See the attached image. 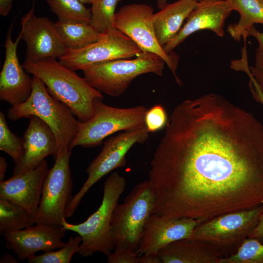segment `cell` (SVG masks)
Masks as SVG:
<instances>
[{"mask_svg": "<svg viewBox=\"0 0 263 263\" xmlns=\"http://www.w3.org/2000/svg\"><path fill=\"white\" fill-rule=\"evenodd\" d=\"M150 162L152 213L202 223L263 204V126L214 93L173 110Z\"/></svg>", "mask_w": 263, "mask_h": 263, "instance_id": "1", "label": "cell"}, {"mask_svg": "<svg viewBox=\"0 0 263 263\" xmlns=\"http://www.w3.org/2000/svg\"><path fill=\"white\" fill-rule=\"evenodd\" d=\"M23 67L27 73L39 78L48 92L67 105L81 122L93 117L94 100L104 98L102 93L92 87L84 77H80L56 59L25 60Z\"/></svg>", "mask_w": 263, "mask_h": 263, "instance_id": "2", "label": "cell"}, {"mask_svg": "<svg viewBox=\"0 0 263 263\" xmlns=\"http://www.w3.org/2000/svg\"><path fill=\"white\" fill-rule=\"evenodd\" d=\"M32 115L43 120L54 132L56 142L55 160L58 155L70 149L80 121L67 105L52 96L43 82L34 75L29 97L25 102L12 106L7 113L8 119L12 121Z\"/></svg>", "mask_w": 263, "mask_h": 263, "instance_id": "3", "label": "cell"}, {"mask_svg": "<svg viewBox=\"0 0 263 263\" xmlns=\"http://www.w3.org/2000/svg\"><path fill=\"white\" fill-rule=\"evenodd\" d=\"M126 185L123 176L117 172L112 173L104 182L101 205L94 213L78 224H70L66 218L63 219L62 225L65 230L75 232L81 237L78 254L81 256H90L96 252L107 256L114 250L112 216Z\"/></svg>", "mask_w": 263, "mask_h": 263, "instance_id": "4", "label": "cell"}, {"mask_svg": "<svg viewBox=\"0 0 263 263\" xmlns=\"http://www.w3.org/2000/svg\"><path fill=\"white\" fill-rule=\"evenodd\" d=\"M165 61L154 54L141 52L133 59H118L101 62L82 70L93 88L113 97L122 95L138 76L147 73L163 75Z\"/></svg>", "mask_w": 263, "mask_h": 263, "instance_id": "5", "label": "cell"}, {"mask_svg": "<svg viewBox=\"0 0 263 263\" xmlns=\"http://www.w3.org/2000/svg\"><path fill=\"white\" fill-rule=\"evenodd\" d=\"M156 198L152 185L148 180L134 186L123 202L117 205L111 222L115 249L136 251Z\"/></svg>", "mask_w": 263, "mask_h": 263, "instance_id": "6", "label": "cell"}, {"mask_svg": "<svg viewBox=\"0 0 263 263\" xmlns=\"http://www.w3.org/2000/svg\"><path fill=\"white\" fill-rule=\"evenodd\" d=\"M94 113L89 120L80 122L70 149L76 146L93 148L100 145L109 135L119 132L135 130L145 126L148 109L140 105L120 108L106 105L102 100L94 102Z\"/></svg>", "mask_w": 263, "mask_h": 263, "instance_id": "7", "label": "cell"}, {"mask_svg": "<svg viewBox=\"0 0 263 263\" xmlns=\"http://www.w3.org/2000/svg\"><path fill=\"white\" fill-rule=\"evenodd\" d=\"M263 204L250 209L230 212L199 224L188 238L207 243L224 253L238 249L256 226ZM224 257V256H223Z\"/></svg>", "mask_w": 263, "mask_h": 263, "instance_id": "8", "label": "cell"}, {"mask_svg": "<svg viewBox=\"0 0 263 263\" xmlns=\"http://www.w3.org/2000/svg\"><path fill=\"white\" fill-rule=\"evenodd\" d=\"M149 134L145 125L135 130L123 131L104 142L100 152L86 169L87 180L68 204L66 217L74 214L82 198L95 183L114 169L126 165V155L129 150L136 144L144 143Z\"/></svg>", "mask_w": 263, "mask_h": 263, "instance_id": "9", "label": "cell"}, {"mask_svg": "<svg viewBox=\"0 0 263 263\" xmlns=\"http://www.w3.org/2000/svg\"><path fill=\"white\" fill-rule=\"evenodd\" d=\"M72 150L58 155L44 179L35 218L36 224L61 227L67 207L72 198L73 181L70 168Z\"/></svg>", "mask_w": 263, "mask_h": 263, "instance_id": "10", "label": "cell"}, {"mask_svg": "<svg viewBox=\"0 0 263 263\" xmlns=\"http://www.w3.org/2000/svg\"><path fill=\"white\" fill-rule=\"evenodd\" d=\"M153 8L146 3H132L120 7L115 13L114 27L130 38L142 52L161 57L173 75L176 83L182 84L176 74L179 56L165 52L158 43L153 26Z\"/></svg>", "mask_w": 263, "mask_h": 263, "instance_id": "11", "label": "cell"}, {"mask_svg": "<svg viewBox=\"0 0 263 263\" xmlns=\"http://www.w3.org/2000/svg\"><path fill=\"white\" fill-rule=\"evenodd\" d=\"M142 51L128 36L114 28L104 33L96 42L76 50L67 49L59 59L66 67L83 70L94 64L118 59H131Z\"/></svg>", "mask_w": 263, "mask_h": 263, "instance_id": "12", "label": "cell"}, {"mask_svg": "<svg viewBox=\"0 0 263 263\" xmlns=\"http://www.w3.org/2000/svg\"><path fill=\"white\" fill-rule=\"evenodd\" d=\"M21 39L26 44L25 60L38 61L49 58L59 59L67 48L55 26L46 17L34 14V6L21 20Z\"/></svg>", "mask_w": 263, "mask_h": 263, "instance_id": "13", "label": "cell"}, {"mask_svg": "<svg viewBox=\"0 0 263 263\" xmlns=\"http://www.w3.org/2000/svg\"><path fill=\"white\" fill-rule=\"evenodd\" d=\"M199 224V221L191 218L152 213L144 227L136 253L138 256L158 254L169 244L189 238Z\"/></svg>", "mask_w": 263, "mask_h": 263, "instance_id": "14", "label": "cell"}, {"mask_svg": "<svg viewBox=\"0 0 263 263\" xmlns=\"http://www.w3.org/2000/svg\"><path fill=\"white\" fill-rule=\"evenodd\" d=\"M13 22L7 32L4 44L5 59L0 74V98L14 106L21 104L29 97L33 86V77L24 71L19 62L17 47L21 36L14 41L11 32Z\"/></svg>", "mask_w": 263, "mask_h": 263, "instance_id": "15", "label": "cell"}, {"mask_svg": "<svg viewBox=\"0 0 263 263\" xmlns=\"http://www.w3.org/2000/svg\"><path fill=\"white\" fill-rule=\"evenodd\" d=\"M48 171L44 160L35 168L0 182V199L20 207L36 218Z\"/></svg>", "mask_w": 263, "mask_h": 263, "instance_id": "16", "label": "cell"}, {"mask_svg": "<svg viewBox=\"0 0 263 263\" xmlns=\"http://www.w3.org/2000/svg\"><path fill=\"white\" fill-rule=\"evenodd\" d=\"M66 231L62 226L36 224L3 236L6 247L23 261L38 251L49 252L63 247L65 243L62 239Z\"/></svg>", "mask_w": 263, "mask_h": 263, "instance_id": "17", "label": "cell"}, {"mask_svg": "<svg viewBox=\"0 0 263 263\" xmlns=\"http://www.w3.org/2000/svg\"><path fill=\"white\" fill-rule=\"evenodd\" d=\"M232 11L226 0L198 1L177 35L164 45L163 49L167 54L170 53L189 35L200 30H211L223 37L225 21Z\"/></svg>", "mask_w": 263, "mask_h": 263, "instance_id": "18", "label": "cell"}, {"mask_svg": "<svg viewBox=\"0 0 263 263\" xmlns=\"http://www.w3.org/2000/svg\"><path fill=\"white\" fill-rule=\"evenodd\" d=\"M29 122L23 137V152L15 164L13 175L23 173L38 166L45 158L56 153V142L51 128L36 116L29 117Z\"/></svg>", "mask_w": 263, "mask_h": 263, "instance_id": "19", "label": "cell"}, {"mask_svg": "<svg viewBox=\"0 0 263 263\" xmlns=\"http://www.w3.org/2000/svg\"><path fill=\"white\" fill-rule=\"evenodd\" d=\"M162 263H219L222 254L203 242L186 238L174 241L159 251Z\"/></svg>", "mask_w": 263, "mask_h": 263, "instance_id": "20", "label": "cell"}, {"mask_svg": "<svg viewBox=\"0 0 263 263\" xmlns=\"http://www.w3.org/2000/svg\"><path fill=\"white\" fill-rule=\"evenodd\" d=\"M198 1L178 0L168 3L159 11L154 13L153 26L159 44L163 47L177 35L185 20L196 7Z\"/></svg>", "mask_w": 263, "mask_h": 263, "instance_id": "21", "label": "cell"}, {"mask_svg": "<svg viewBox=\"0 0 263 263\" xmlns=\"http://www.w3.org/2000/svg\"><path fill=\"white\" fill-rule=\"evenodd\" d=\"M232 10L240 14L238 22L229 24L227 31L236 41L247 38L249 29L254 24H263V0H226Z\"/></svg>", "mask_w": 263, "mask_h": 263, "instance_id": "22", "label": "cell"}, {"mask_svg": "<svg viewBox=\"0 0 263 263\" xmlns=\"http://www.w3.org/2000/svg\"><path fill=\"white\" fill-rule=\"evenodd\" d=\"M66 48L76 50L99 40L103 34L94 29L89 23L64 22H54Z\"/></svg>", "mask_w": 263, "mask_h": 263, "instance_id": "23", "label": "cell"}, {"mask_svg": "<svg viewBox=\"0 0 263 263\" xmlns=\"http://www.w3.org/2000/svg\"><path fill=\"white\" fill-rule=\"evenodd\" d=\"M36 224L35 218L20 207L0 199V234L20 230Z\"/></svg>", "mask_w": 263, "mask_h": 263, "instance_id": "24", "label": "cell"}, {"mask_svg": "<svg viewBox=\"0 0 263 263\" xmlns=\"http://www.w3.org/2000/svg\"><path fill=\"white\" fill-rule=\"evenodd\" d=\"M52 12L58 20L89 23L91 18L90 9L78 0H46Z\"/></svg>", "mask_w": 263, "mask_h": 263, "instance_id": "25", "label": "cell"}, {"mask_svg": "<svg viewBox=\"0 0 263 263\" xmlns=\"http://www.w3.org/2000/svg\"><path fill=\"white\" fill-rule=\"evenodd\" d=\"M122 0H93L90 25L100 34L115 28L113 21L116 7Z\"/></svg>", "mask_w": 263, "mask_h": 263, "instance_id": "26", "label": "cell"}, {"mask_svg": "<svg viewBox=\"0 0 263 263\" xmlns=\"http://www.w3.org/2000/svg\"><path fill=\"white\" fill-rule=\"evenodd\" d=\"M219 263H263V244L257 239L248 237L234 253L222 258Z\"/></svg>", "mask_w": 263, "mask_h": 263, "instance_id": "27", "label": "cell"}, {"mask_svg": "<svg viewBox=\"0 0 263 263\" xmlns=\"http://www.w3.org/2000/svg\"><path fill=\"white\" fill-rule=\"evenodd\" d=\"M82 239L79 235L70 237L65 245L56 250L34 255L27 260L30 263H69L73 256L78 253Z\"/></svg>", "mask_w": 263, "mask_h": 263, "instance_id": "28", "label": "cell"}, {"mask_svg": "<svg viewBox=\"0 0 263 263\" xmlns=\"http://www.w3.org/2000/svg\"><path fill=\"white\" fill-rule=\"evenodd\" d=\"M0 150L9 155L15 164L20 159L23 152V141L12 132L3 113L0 112Z\"/></svg>", "mask_w": 263, "mask_h": 263, "instance_id": "29", "label": "cell"}, {"mask_svg": "<svg viewBox=\"0 0 263 263\" xmlns=\"http://www.w3.org/2000/svg\"><path fill=\"white\" fill-rule=\"evenodd\" d=\"M168 120L167 113L160 104L148 109L145 114V125L149 132H154L165 127Z\"/></svg>", "mask_w": 263, "mask_h": 263, "instance_id": "30", "label": "cell"}, {"mask_svg": "<svg viewBox=\"0 0 263 263\" xmlns=\"http://www.w3.org/2000/svg\"><path fill=\"white\" fill-rule=\"evenodd\" d=\"M107 256L109 263H138L136 251L132 249H114Z\"/></svg>", "mask_w": 263, "mask_h": 263, "instance_id": "31", "label": "cell"}, {"mask_svg": "<svg viewBox=\"0 0 263 263\" xmlns=\"http://www.w3.org/2000/svg\"><path fill=\"white\" fill-rule=\"evenodd\" d=\"M252 36L257 40L258 47L255 54L254 66L263 67V32L257 30L254 26H251L247 32V37Z\"/></svg>", "mask_w": 263, "mask_h": 263, "instance_id": "32", "label": "cell"}, {"mask_svg": "<svg viewBox=\"0 0 263 263\" xmlns=\"http://www.w3.org/2000/svg\"><path fill=\"white\" fill-rule=\"evenodd\" d=\"M247 74L250 78L249 85L256 88L263 95V67H250Z\"/></svg>", "mask_w": 263, "mask_h": 263, "instance_id": "33", "label": "cell"}, {"mask_svg": "<svg viewBox=\"0 0 263 263\" xmlns=\"http://www.w3.org/2000/svg\"><path fill=\"white\" fill-rule=\"evenodd\" d=\"M249 238H254L263 239V211L261 214L258 223L248 236Z\"/></svg>", "mask_w": 263, "mask_h": 263, "instance_id": "34", "label": "cell"}, {"mask_svg": "<svg viewBox=\"0 0 263 263\" xmlns=\"http://www.w3.org/2000/svg\"><path fill=\"white\" fill-rule=\"evenodd\" d=\"M138 263H162L158 254H143L138 256Z\"/></svg>", "mask_w": 263, "mask_h": 263, "instance_id": "35", "label": "cell"}, {"mask_svg": "<svg viewBox=\"0 0 263 263\" xmlns=\"http://www.w3.org/2000/svg\"><path fill=\"white\" fill-rule=\"evenodd\" d=\"M14 0H0V14L2 16H7L12 7Z\"/></svg>", "mask_w": 263, "mask_h": 263, "instance_id": "36", "label": "cell"}, {"mask_svg": "<svg viewBox=\"0 0 263 263\" xmlns=\"http://www.w3.org/2000/svg\"><path fill=\"white\" fill-rule=\"evenodd\" d=\"M7 168L6 159L3 156H1L0 157V182L4 180Z\"/></svg>", "mask_w": 263, "mask_h": 263, "instance_id": "37", "label": "cell"}, {"mask_svg": "<svg viewBox=\"0 0 263 263\" xmlns=\"http://www.w3.org/2000/svg\"><path fill=\"white\" fill-rule=\"evenodd\" d=\"M249 87L253 98L256 101L261 103L263 105V95L254 86L250 85Z\"/></svg>", "mask_w": 263, "mask_h": 263, "instance_id": "38", "label": "cell"}, {"mask_svg": "<svg viewBox=\"0 0 263 263\" xmlns=\"http://www.w3.org/2000/svg\"><path fill=\"white\" fill-rule=\"evenodd\" d=\"M0 263H17V261L11 255L5 254L0 258Z\"/></svg>", "mask_w": 263, "mask_h": 263, "instance_id": "39", "label": "cell"}, {"mask_svg": "<svg viewBox=\"0 0 263 263\" xmlns=\"http://www.w3.org/2000/svg\"><path fill=\"white\" fill-rule=\"evenodd\" d=\"M168 0H157V5L159 9H161L165 7L168 3Z\"/></svg>", "mask_w": 263, "mask_h": 263, "instance_id": "40", "label": "cell"}, {"mask_svg": "<svg viewBox=\"0 0 263 263\" xmlns=\"http://www.w3.org/2000/svg\"><path fill=\"white\" fill-rule=\"evenodd\" d=\"M81 2L84 3L91 4L93 0H78Z\"/></svg>", "mask_w": 263, "mask_h": 263, "instance_id": "41", "label": "cell"}, {"mask_svg": "<svg viewBox=\"0 0 263 263\" xmlns=\"http://www.w3.org/2000/svg\"><path fill=\"white\" fill-rule=\"evenodd\" d=\"M194 0L199 1H200V0Z\"/></svg>", "mask_w": 263, "mask_h": 263, "instance_id": "42", "label": "cell"}]
</instances>
